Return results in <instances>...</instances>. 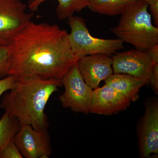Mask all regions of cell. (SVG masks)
<instances>
[{"label":"cell","mask_w":158,"mask_h":158,"mask_svg":"<svg viewBox=\"0 0 158 158\" xmlns=\"http://www.w3.org/2000/svg\"><path fill=\"white\" fill-rule=\"evenodd\" d=\"M8 76L62 80L79 58L71 48L68 33L56 24L28 23L10 40Z\"/></svg>","instance_id":"cell-1"},{"label":"cell","mask_w":158,"mask_h":158,"mask_svg":"<svg viewBox=\"0 0 158 158\" xmlns=\"http://www.w3.org/2000/svg\"><path fill=\"white\" fill-rule=\"evenodd\" d=\"M62 86L61 80L19 77L13 88L4 94L0 108L17 118L21 126L29 124L34 129L47 130L46 106L51 95Z\"/></svg>","instance_id":"cell-2"},{"label":"cell","mask_w":158,"mask_h":158,"mask_svg":"<svg viewBox=\"0 0 158 158\" xmlns=\"http://www.w3.org/2000/svg\"><path fill=\"white\" fill-rule=\"evenodd\" d=\"M148 3L133 0L121 13L118 24L110 31L123 41L146 52L158 44V28L152 24Z\"/></svg>","instance_id":"cell-3"},{"label":"cell","mask_w":158,"mask_h":158,"mask_svg":"<svg viewBox=\"0 0 158 158\" xmlns=\"http://www.w3.org/2000/svg\"><path fill=\"white\" fill-rule=\"evenodd\" d=\"M70 28L68 39L74 54L80 59L94 54L110 55L124 48L123 41L118 39H104L90 35L85 20L79 16H72L68 19Z\"/></svg>","instance_id":"cell-4"},{"label":"cell","mask_w":158,"mask_h":158,"mask_svg":"<svg viewBox=\"0 0 158 158\" xmlns=\"http://www.w3.org/2000/svg\"><path fill=\"white\" fill-rule=\"evenodd\" d=\"M61 82L65 88L64 93L59 96L62 106L75 113L88 114L93 89L84 81L77 64L63 77Z\"/></svg>","instance_id":"cell-5"},{"label":"cell","mask_w":158,"mask_h":158,"mask_svg":"<svg viewBox=\"0 0 158 158\" xmlns=\"http://www.w3.org/2000/svg\"><path fill=\"white\" fill-rule=\"evenodd\" d=\"M21 0H0V45L8 46L10 40L28 23L34 12L27 13Z\"/></svg>","instance_id":"cell-6"},{"label":"cell","mask_w":158,"mask_h":158,"mask_svg":"<svg viewBox=\"0 0 158 158\" xmlns=\"http://www.w3.org/2000/svg\"><path fill=\"white\" fill-rule=\"evenodd\" d=\"M145 112L137 124L139 156L148 158L158 154V100L157 97L145 101Z\"/></svg>","instance_id":"cell-7"},{"label":"cell","mask_w":158,"mask_h":158,"mask_svg":"<svg viewBox=\"0 0 158 158\" xmlns=\"http://www.w3.org/2000/svg\"><path fill=\"white\" fill-rule=\"evenodd\" d=\"M23 156L48 158L52 154L50 138L47 130H36L29 124L22 125L13 138Z\"/></svg>","instance_id":"cell-8"},{"label":"cell","mask_w":158,"mask_h":158,"mask_svg":"<svg viewBox=\"0 0 158 158\" xmlns=\"http://www.w3.org/2000/svg\"><path fill=\"white\" fill-rule=\"evenodd\" d=\"M154 62L146 52L132 49L116 53L112 58L114 73H125L148 83Z\"/></svg>","instance_id":"cell-9"},{"label":"cell","mask_w":158,"mask_h":158,"mask_svg":"<svg viewBox=\"0 0 158 158\" xmlns=\"http://www.w3.org/2000/svg\"><path fill=\"white\" fill-rule=\"evenodd\" d=\"M131 102L122 94L106 84L93 90L89 113L106 116L117 114L126 110Z\"/></svg>","instance_id":"cell-10"},{"label":"cell","mask_w":158,"mask_h":158,"mask_svg":"<svg viewBox=\"0 0 158 158\" xmlns=\"http://www.w3.org/2000/svg\"><path fill=\"white\" fill-rule=\"evenodd\" d=\"M84 81L93 89L113 74L112 58L110 55L94 54L80 58L77 63Z\"/></svg>","instance_id":"cell-11"},{"label":"cell","mask_w":158,"mask_h":158,"mask_svg":"<svg viewBox=\"0 0 158 158\" xmlns=\"http://www.w3.org/2000/svg\"><path fill=\"white\" fill-rule=\"evenodd\" d=\"M105 81L106 85L118 90L133 102L138 100L140 89L147 84L145 81L125 73L112 74Z\"/></svg>","instance_id":"cell-12"},{"label":"cell","mask_w":158,"mask_h":158,"mask_svg":"<svg viewBox=\"0 0 158 158\" xmlns=\"http://www.w3.org/2000/svg\"><path fill=\"white\" fill-rule=\"evenodd\" d=\"M48 0H35L29 5L28 8L31 12L38 11L39 6L42 3ZM58 2L56 9L57 17L59 20L68 19L73 16L75 12H79L88 7L89 0H56Z\"/></svg>","instance_id":"cell-13"},{"label":"cell","mask_w":158,"mask_h":158,"mask_svg":"<svg viewBox=\"0 0 158 158\" xmlns=\"http://www.w3.org/2000/svg\"><path fill=\"white\" fill-rule=\"evenodd\" d=\"M133 0H89L88 7L90 11L110 16L121 14Z\"/></svg>","instance_id":"cell-14"},{"label":"cell","mask_w":158,"mask_h":158,"mask_svg":"<svg viewBox=\"0 0 158 158\" xmlns=\"http://www.w3.org/2000/svg\"><path fill=\"white\" fill-rule=\"evenodd\" d=\"M20 127L17 118L5 112L0 119V152L12 140Z\"/></svg>","instance_id":"cell-15"},{"label":"cell","mask_w":158,"mask_h":158,"mask_svg":"<svg viewBox=\"0 0 158 158\" xmlns=\"http://www.w3.org/2000/svg\"><path fill=\"white\" fill-rule=\"evenodd\" d=\"M10 49L8 46L0 45V78L8 76L10 67Z\"/></svg>","instance_id":"cell-16"},{"label":"cell","mask_w":158,"mask_h":158,"mask_svg":"<svg viewBox=\"0 0 158 158\" xmlns=\"http://www.w3.org/2000/svg\"><path fill=\"white\" fill-rule=\"evenodd\" d=\"M22 155L13 141L8 143L0 152V158H23Z\"/></svg>","instance_id":"cell-17"},{"label":"cell","mask_w":158,"mask_h":158,"mask_svg":"<svg viewBox=\"0 0 158 158\" xmlns=\"http://www.w3.org/2000/svg\"><path fill=\"white\" fill-rule=\"evenodd\" d=\"M16 79V77L9 75L0 80V97L13 88Z\"/></svg>","instance_id":"cell-18"},{"label":"cell","mask_w":158,"mask_h":158,"mask_svg":"<svg viewBox=\"0 0 158 158\" xmlns=\"http://www.w3.org/2000/svg\"><path fill=\"white\" fill-rule=\"evenodd\" d=\"M148 83L151 85L156 94L158 93V63H154L153 65L151 75Z\"/></svg>","instance_id":"cell-19"},{"label":"cell","mask_w":158,"mask_h":158,"mask_svg":"<svg viewBox=\"0 0 158 158\" xmlns=\"http://www.w3.org/2000/svg\"><path fill=\"white\" fill-rule=\"evenodd\" d=\"M146 52L154 63H158V44L155 45Z\"/></svg>","instance_id":"cell-20"},{"label":"cell","mask_w":158,"mask_h":158,"mask_svg":"<svg viewBox=\"0 0 158 158\" xmlns=\"http://www.w3.org/2000/svg\"><path fill=\"white\" fill-rule=\"evenodd\" d=\"M143 1H145L148 3L150 10H156L158 9V0H143Z\"/></svg>","instance_id":"cell-21"},{"label":"cell","mask_w":158,"mask_h":158,"mask_svg":"<svg viewBox=\"0 0 158 158\" xmlns=\"http://www.w3.org/2000/svg\"><path fill=\"white\" fill-rule=\"evenodd\" d=\"M35 0H28V6L29 5H31V4H32Z\"/></svg>","instance_id":"cell-22"}]
</instances>
